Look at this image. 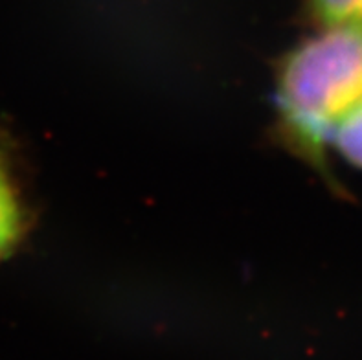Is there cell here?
Listing matches in <instances>:
<instances>
[{"label":"cell","mask_w":362,"mask_h":360,"mask_svg":"<svg viewBox=\"0 0 362 360\" xmlns=\"http://www.w3.org/2000/svg\"><path fill=\"white\" fill-rule=\"evenodd\" d=\"M362 101V26L318 28L287 52L276 76L278 132L294 155L331 187L329 137Z\"/></svg>","instance_id":"cell-1"},{"label":"cell","mask_w":362,"mask_h":360,"mask_svg":"<svg viewBox=\"0 0 362 360\" xmlns=\"http://www.w3.org/2000/svg\"><path fill=\"white\" fill-rule=\"evenodd\" d=\"M30 214L23 190L17 182L9 153L0 141V260H4L23 241Z\"/></svg>","instance_id":"cell-2"},{"label":"cell","mask_w":362,"mask_h":360,"mask_svg":"<svg viewBox=\"0 0 362 360\" xmlns=\"http://www.w3.org/2000/svg\"><path fill=\"white\" fill-rule=\"evenodd\" d=\"M329 147L362 171V101L337 123L329 137Z\"/></svg>","instance_id":"cell-3"},{"label":"cell","mask_w":362,"mask_h":360,"mask_svg":"<svg viewBox=\"0 0 362 360\" xmlns=\"http://www.w3.org/2000/svg\"><path fill=\"white\" fill-rule=\"evenodd\" d=\"M308 9L318 28L362 26V0H309Z\"/></svg>","instance_id":"cell-4"}]
</instances>
